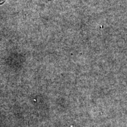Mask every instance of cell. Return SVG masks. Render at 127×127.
Listing matches in <instances>:
<instances>
[{
	"instance_id": "1",
	"label": "cell",
	"mask_w": 127,
	"mask_h": 127,
	"mask_svg": "<svg viewBox=\"0 0 127 127\" xmlns=\"http://www.w3.org/2000/svg\"><path fill=\"white\" fill-rule=\"evenodd\" d=\"M6 1H7V0H0V5L4 4Z\"/></svg>"
}]
</instances>
